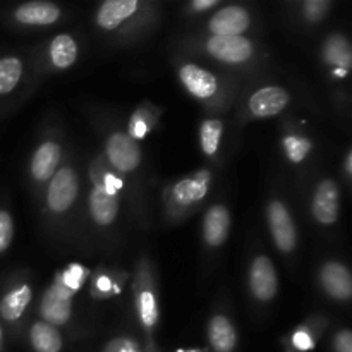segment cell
I'll use <instances>...</instances> for the list:
<instances>
[{
	"label": "cell",
	"mask_w": 352,
	"mask_h": 352,
	"mask_svg": "<svg viewBox=\"0 0 352 352\" xmlns=\"http://www.w3.org/2000/svg\"><path fill=\"white\" fill-rule=\"evenodd\" d=\"M151 6L140 0H107L95 14V24L102 33L129 36L151 17Z\"/></svg>",
	"instance_id": "cell-1"
},
{
	"label": "cell",
	"mask_w": 352,
	"mask_h": 352,
	"mask_svg": "<svg viewBox=\"0 0 352 352\" xmlns=\"http://www.w3.org/2000/svg\"><path fill=\"white\" fill-rule=\"evenodd\" d=\"M133 298L138 322H140L141 329L144 330L148 342H150L151 333L155 332L158 322H160V306H158L157 282H155L153 270H151L150 261L146 258H143L138 265L136 278H134L133 284Z\"/></svg>",
	"instance_id": "cell-2"
},
{
	"label": "cell",
	"mask_w": 352,
	"mask_h": 352,
	"mask_svg": "<svg viewBox=\"0 0 352 352\" xmlns=\"http://www.w3.org/2000/svg\"><path fill=\"white\" fill-rule=\"evenodd\" d=\"M210 184H212V174L208 170H199L174 182L165 191V205L170 219H182L198 208L208 195Z\"/></svg>",
	"instance_id": "cell-3"
},
{
	"label": "cell",
	"mask_w": 352,
	"mask_h": 352,
	"mask_svg": "<svg viewBox=\"0 0 352 352\" xmlns=\"http://www.w3.org/2000/svg\"><path fill=\"white\" fill-rule=\"evenodd\" d=\"M177 76L186 91L198 102L205 103L206 107H220L229 100L222 79L215 72L208 71L201 65L191 64V62L182 64L179 67Z\"/></svg>",
	"instance_id": "cell-4"
},
{
	"label": "cell",
	"mask_w": 352,
	"mask_h": 352,
	"mask_svg": "<svg viewBox=\"0 0 352 352\" xmlns=\"http://www.w3.org/2000/svg\"><path fill=\"white\" fill-rule=\"evenodd\" d=\"M201 47L208 57L230 67L246 65L256 57V47L248 36H208Z\"/></svg>",
	"instance_id": "cell-5"
},
{
	"label": "cell",
	"mask_w": 352,
	"mask_h": 352,
	"mask_svg": "<svg viewBox=\"0 0 352 352\" xmlns=\"http://www.w3.org/2000/svg\"><path fill=\"white\" fill-rule=\"evenodd\" d=\"M79 196V175L71 165H62L48 181L45 205L52 215H64Z\"/></svg>",
	"instance_id": "cell-6"
},
{
	"label": "cell",
	"mask_w": 352,
	"mask_h": 352,
	"mask_svg": "<svg viewBox=\"0 0 352 352\" xmlns=\"http://www.w3.org/2000/svg\"><path fill=\"white\" fill-rule=\"evenodd\" d=\"M109 167L116 174H133L143 162V151L140 143L124 131H116L105 141V155Z\"/></svg>",
	"instance_id": "cell-7"
},
{
	"label": "cell",
	"mask_w": 352,
	"mask_h": 352,
	"mask_svg": "<svg viewBox=\"0 0 352 352\" xmlns=\"http://www.w3.org/2000/svg\"><path fill=\"white\" fill-rule=\"evenodd\" d=\"M267 222L278 251L284 254L292 253L298 246V229L287 206L278 199H272L267 205Z\"/></svg>",
	"instance_id": "cell-8"
},
{
	"label": "cell",
	"mask_w": 352,
	"mask_h": 352,
	"mask_svg": "<svg viewBox=\"0 0 352 352\" xmlns=\"http://www.w3.org/2000/svg\"><path fill=\"white\" fill-rule=\"evenodd\" d=\"M76 292L64 287L60 282L55 280L50 287L45 291L40 305V316L43 322L54 327L65 325L72 315V298Z\"/></svg>",
	"instance_id": "cell-9"
},
{
	"label": "cell",
	"mask_w": 352,
	"mask_h": 352,
	"mask_svg": "<svg viewBox=\"0 0 352 352\" xmlns=\"http://www.w3.org/2000/svg\"><path fill=\"white\" fill-rule=\"evenodd\" d=\"M251 28V14L243 6H226L208 21L210 36H244Z\"/></svg>",
	"instance_id": "cell-10"
},
{
	"label": "cell",
	"mask_w": 352,
	"mask_h": 352,
	"mask_svg": "<svg viewBox=\"0 0 352 352\" xmlns=\"http://www.w3.org/2000/svg\"><path fill=\"white\" fill-rule=\"evenodd\" d=\"M248 282H250L251 296L256 301L270 302L278 292V275L274 261L263 254L254 258L251 261Z\"/></svg>",
	"instance_id": "cell-11"
},
{
	"label": "cell",
	"mask_w": 352,
	"mask_h": 352,
	"mask_svg": "<svg viewBox=\"0 0 352 352\" xmlns=\"http://www.w3.org/2000/svg\"><path fill=\"white\" fill-rule=\"evenodd\" d=\"M291 102V93L282 86H263L251 93L248 100V112L256 119H268L284 112Z\"/></svg>",
	"instance_id": "cell-12"
},
{
	"label": "cell",
	"mask_w": 352,
	"mask_h": 352,
	"mask_svg": "<svg viewBox=\"0 0 352 352\" xmlns=\"http://www.w3.org/2000/svg\"><path fill=\"white\" fill-rule=\"evenodd\" d=\"M339 186L332 179H322L311 199V215L320 226H333L340 212Z\"/></svg>",
	"instance_id": "cell-13"
},
{
	"label": "cell",
	"mask_w": 352,
	"mask_h": 352,
	"mask_svg": "<svg viewBox=\"0 0 352 352\" xmlns=\"http://www.w3.org/2000/svg\"><path fill=\"white\" fill-rule=\"evenodd\" d=\"M62 162V146L55 140H45L31 155L30 172L36 184H48Z\"/></svg>",
	"instance_id": "cell-14"
},
{
	"label": "cell",
	"mask_w": 352,
	"mask_h": 352,
	"mask_svg": "<svg viewBox=\"0 0 352 352\" xmlns=\"http://www.w3.org/2000/svg\"><path fill=\"white\" fill-rule=\"evenodd\" d=\"M120 198L119 192L110 191L102 186L93 184L88 196V212L93 222L100 227H109L116 222L119 215Z\"/></svg>",
	"instance_id": "cell-15"
},
{
	"label": "cell",
	"mask_w": 352,
	"mask_h": 352,
	"mask_svg": "<svg viewBox=\"0 0 352 352\" xmlns=\"http://www.w3.org/2000/svg\"><path fill=\"white\" fill-rule=\"evenodd\" d=\"M320 284L323 291L336 301H349L352 298V277L349 268L340 261H327L320 268Z\"/></svg>",
	"instance_id": "cell-16"
},
{
	"label": "cell",
	"mask_w": 352,
	"mask_h": 352,
	"mask_svg": "<svg viewBox=\"0 0 352 352\" xmlns=\"http://www.w3.org/2000/svg\"><path fill=\"white\" fill-rule=\"evenodd\" d=\"M62 17L60 7L43 0H33L16 7L12 19L21 26H52Z\"/></svg>",
	"instance_id": "cell-17"
},
{
	"label": "cell",
	"mask_w": 352,
	"mask_h": 352,
	"mask_svg": "<svg viewBox=\"0 0 352 352\" xmlns=\"http://www.w3.org/2000/svg\"><path fill=\"white\" fill-rule=\"evenodd\" d=\"M203 241L210 248H220L230 234V212L223 205H213L206 210L201 227Z\"/></svg>",
	"instance_id": "cell-18"
},
{
	"label": "cell",
	"mask_w": 352,
	"mask_h": 352,
	"mask_svg": "<svg viewBox=\"0 0 352 352\" xmlns=\"http://www.w3.org/2000/svg\"><path fill=\"white\" fill-rule=\"evenodd\" d=\"M33 299V289L28 284H16L7 289L0 299V318L6 323H16L23 318Z\"/></svg>",
	"instance_id": "cell-19"
},
{
	"label": "cell",
	"mask_w": 352,
	"mask_h": 352,
	"mask_svg": "<svg viewBox=\"0 0 352 352\" xmlns=\"http://www.w3.org/2000/svg\"><path fill=\"white\" fill-rule=\"evenodd\" d=\"M47 55L48 62H50V65L55 71H65V69L74 65V62L78 60L79 45L76 38L71 36V34H57V36L52 38Z\"/></svg>",
	"instance_id": "cell-20"
},
{
	"label": "cell",
	"mask_w": 352,
	"mask_h": 352,
	"mask_svg": "<svg viewBox=\"0 0 352 352\" xmlns=\"http://www.w3.org/2000/svg\"><path fill=\"white\" fill-rule=\"evenodd\" d=\"M208 342L213 352H232L237 346V332L226 315H213L208 322Z\"/></svg>",
	"instance_id": "cell-21"
},
{
	"label": "cell",
	"mask_w": 352,
	"mask_h": 352,
	"mask_svg": "<svg viewBox=\"0 0 352 352\" xmlns=\"http://www.w3.org/2000/svg\"><path fill=\"white\" fill-rule=\"evenodd\" d=\"M322 55L325 64L336 69L337 72L340 71L342 74H346V72L349 71L352 62V50L349 40H347L346 36H342V34H330V36L323 41Z\"/></svg>",
	"instance_id": "cell-22"
},
{
	"label": "cell",
	"mask_w": 352,
	"mask_h": 352,
	"mask_svg": "<svg viewBox=\"0 0 352 352\" xmlns=\"http://www.w3.org/2000/svg\"><path fill=\"white\" fill-rule=\"evenodd\" d=\"M30 340L34 352H60L64 346V339L57 327L50 325L43 320H36L31 325Z\"/></svg>",
	"instance_id": "cell-23"
},
{
	"label": "cell",
	"mask_w": 352,
	"mask_h": 352,
	"mask_svg": "<svg viewBox=\"0 0 352 352\" xmlns=\"http://www.w3.org/2000/svg\"><path fill=\"white\" fill-rule=\"evenodd\" d=\"M24 64L16 55H6L0 58V96H7L19 86L23 78Z\"/></svg>",
	"instance_id": "cell-24"
},
{
	"label": "cell",
	"mask_w": 352,
	"mask_h": 352,
	"mask_svg": "<svg viewBox=\"0 0 352 352\" xmlns=\"http://www.w3.org/2000/svg\"><path fill=\"white\" fill-rule=\"evenodd\" d=\"M223 134V122L220 119H205L199 126V148L206 157L219 153Z\"/></svg>",
	"instance_id": "cell-25"
},
{
	"label": "cell",
	"mask_w": 352,
	"mask_h": 352,
	"mask_svg": "<svg viewBox=\"0 0 352 352\" xmlns=\"http://www.w3.org/2000/svg\"><path fill=\"white\" fill-rule=\"evenodd\" d=\"M282 148H284L285 157L292 164H301V162L306 160L309 151L313 150V143L302 134H287L282 140Z\"/></svg>",
	"instance_id": "cell-26"
},
{
	"label": "cell",
	"mask_w": 352,
	"mask_h": 352,
	"mask_svg": "<svg viewBox=\"0 0 352 352\" xmlns=\"http://www.w3.org/2000/svg\"><path fill=\"white\" fill-rule=\"evenodd\" d=\"M157 109L153 110H143L138 109V112L131 117V124H129V136L134 138V140H140V138H144L148 133H150L151 126H155L157 122V117L153 113Z\"/></svg>",
	"instance_id": "cell-27"
},
{
	"label": "cell",
	"mask_w": 352,
	"mask_h": 352,
	"mask_svg": "<svg viewBox=\"0 0 352 352\" xmlns=\"http://www.w3.org/2000/svg\"><path fill=\"white\" fill-rule=\"evenodd\" d=\"M302 17H305L308 23H320L327 17L330 7H332V2L329 0H306L302 3Z\"/></svg>",
	"instance_id": "cell-28"
},
{
	"label": "cell",
	"mask_w": 352,
	"mask_h": 352,
	"mask_svg": "<svg viewBox=\"0 0 352 352\" xmlns=\"http://www.w3.org/2000/svg\"><path fill=\"white\" fill-rule=\"evenodd\" d=\"M14 239V219L10 212L0 208V254L6 253Z\"/></svg>",
	"instance_id": "cell-29"
},
{
	"label": "cell",
	"mask_w": 352,
	"mask_h": 352,
	"mask_svg": "<svg viewBox=\"0 0 352 352\" xmlns=\"http://www.w3.org/2000/svg\"><path fill=\"white\" fill-rule=\"evenodd\" d=\"M103 352H141L138 344L131 339H113L107 344V347L103 349Z\"/></svg>",
	"instance_id": "cell-30"
},
{
	"label": "cell",
	"mask_w": 352,
	"mask_h": 352,
	"mask_svg": "<svg viewBox=\"0 0 352 352\" xmlns=\"http://www.w3.org/2000/svg\"><path fill=\"white\" fill-rule=\"evenodd\" d=\"M292 344L298 351H309L315 347V340H313L311 332L308 329H299L292 336Z\"/></svg>",
	"instance_id": "cell-31"
},
{
	"label": "cell",
	"mask_w": 352,
	"mask_h": 352,
	"mask_svg": "<svg viewBox=\"0 0 352 352\" xmlns=\"http://www.w3.org/2000/svg\"><path fill=\"white\" fill-rule=\"evenodd\" d=\"M333 347L336 352H352V333L351 330L344 329L333 339Z\"/></svg>",
	"instance_id": "cell-32"
},
{
	"label": "cell",
	"mask_w": 352,
	"mask_h": 352,
	"mask_svg": "<svg viewBox=\"0 0 352 352\" xmlns=\"http://www.w3.org/2000/svg\"><path fill=\"white\" fill-rule=\"evenodd\" d=\"M98 291H102V296H109L110 292L116 291V285H113L112 278L109 275H100V277H96L95 285H93V292Z\"/></svg>",
	"instance_id": "cell-33"
},
{
	"label": "cell",
	"mask_w": 352,
	"mask_h": 352,
	"mask_svg": "<svg viewBox=\"0 0 352 352\" xmlns=\"http://www.w3.org/2000/svg\"><path fill=\"white\" fill-rule=\"evenodd\" d=\"M219 6V0H208V2H201V0H196L189 6V9L195 10V12H205V10L213 9V7Z\"/></svg>",
	"instance_id": "cell-34"
},
{
	"label": "cell",
	"mask_w": 352,
	"mask_h": 352,
	"mask_svg": "<svg viewBox=\"0 0 352 352\" xmlns=\"http://www.w3.org/2000/svg\"><path fill=\"white\" fill-rule=\"evenodd\" d=\"M346 174H347V177L351 179V175H352V151H349V153L346 155Z\"/></svg>",
	"instance_id": "cell-35"
},
{
	"label": "cell",
	"mask_w": 352,
	"mask_h": 352,
	"mask_svg": "<svg viewBox=\"0 0 352 352\" xmlns=\"http://www.w3.org/2000/svg\"><path fill=\"white\" fill-rule=\"evenodd\" d=\"M146 352H158L157 351V347H155V344H153V340H150V342L146 344V349H144Z\"/></svg>",
	"instance_id": "cell-36"
},
{
	"label": "cell",
	"mask_w": 352,
	"mask_h": 352,
	"mask_svg": "<svg viewBox=\"0 0 352 352\" xmlns=\"http://www.w3.org/2000/svg\"><path fill=\"white\" fill-rule=\"evenodd\" d=\"M2 342H3V329L0 325V351H2Z\"/></svg>",
	"instance_id": "cell-37"
},
{
	"label": "cell",
	"mask_w": 352,
	"mask_h": 352,
	"mask_svg": "<svg viewBox=\"0 0 352 352\" xmlns=\"http://www.w3.org/2000/svg\"><path fill=\"white\" fill-rule=\"evenodd\" d=\"M177 352H210V351H206V349H201V351H177Z\"/></svg>",
	"instance_id": "cell-38"
}]
</instances>
